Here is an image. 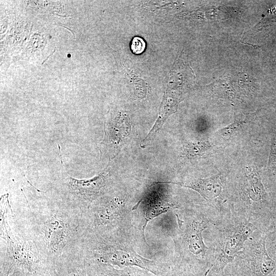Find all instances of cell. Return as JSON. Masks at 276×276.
<instances>
[{
  "instance_id": "6da1fadb",
  "label": "cell",
  "mask_w": 276,
  "mask_h": 276,
  "mask_svg": "<svg viewBox=\"0 0 276 276\" xmlns=\"http://www.w3.org/2000/svg\"><path fill=\"white\" fill-rule=\"evenodd\" d=\"M29 207L26 234L43 263L55 265L62 256L81 248L85 226L80 210L65 201Z\"/></svg>"
},
{
  "instance_id": "8992f818",
  "label": "cell",
  "mask_w": 276,
  "mask_h": 276,
  "mask_svg": "<svg viewBox=\"0 0 276 276\" xmlns=\"http://www.w3.org/2000/svg\"><path fill=\"white\" fill-rule=\"evenodd\" d=\"M85 266L87 276H155L137 267L117 268L96 261H85Z\"/></svg>"
},
{
  "instance_id": "277c9868",
  "label": "cell",
  "mask_w": 276,
  "mask_h": 276,
  "mask_svg": "<svg viewBox=\"0 0 276 276\" xmlns=\"http://www.w3.org/2000/svg\"><path fill=\"white\" fill-rule=\"evenodd\" d=\"M205 222L200 218H195L186 226L182 239L191 257L195 259L193 273L198 276H207L210 271L204 265L202 260L208 247L202 237V232L207 228Z\"/></svg>"
},
{
  "instance_id": "5b68a950",
  "label": "cell",
  "mask_w": 276,
  "mask_h": 276,
  "mask_svg": "<svg viewBox=\"0 0 276 276\" xmlns=\"http://www.w3.org/2000/svg\"><path fill=\"white\" fill-rule=\"evenodd\" d=\"M253 231V226L248 225L234 232L227 238L223 252L219 255L212 265V268L215 273L222 272L225 266L233 261L243 248L245 241Z\"/></svg>"
},
{
  "instance_id": "ba28073f",
  "label": "cell",
  "mask_w": 276,
  "mask_h": 276,
  "mask_svg": "<svg viewBox=\"0 0 276 276\" xmlns=\"http://www.w3.org/2000/svg\"><path fill=\"white\" fill-rule=\"evenodd\" d=\"M250 269L257 276H267L276 269V263L267 254L264 241L254 254Z\"/></svg>"
},
{
  "instance_id": "30bf717a",
  "label": "cell",
  "mask_w": 276,
  "mask_h": 276,
  "mask_svg": "<svg viewBox=\"0 0 276 276\" xmlns=\"http://www.w3.org/2000/svg\"><path fill=\"white\" fill-rule=\"evenodd\" d=\"M210 147L211 145L206 140L191 142L185 146L183 153L187 158H191L203 155Z\"/></svg>"
},
{
  "instance_id": "52a82bcc",
  "label": "cell",
  "mask_w": 276,
  "mask_h": 276,
  "mask_svg": "<svg viewBox=\"0 0 276 276\" xmlns=\"http://www.w3.org/2000/svg\"><path fill=\"white\" fill-rule=\"evenodd\" d=\"M159 183L176 184L192 189L208 201H211L219 196L223 189L222 180L220 175H214L188 182L163 181Z\"/></svg>"
},
{
  "instance_id": "4fadbf2b",
  "label": "cell",
  "mask_w": 276,
  "mask_h": 276,
  "mask_svg": "<svg viewBox=\"0 0 276 276\" xmlns=\"http://www.w3.org/2000/svg\"><path fill=\"white\" fill-rule=\"evenodd\" d=\"M244 121H237L219 130L217 133L223 137L231 136L238 131L245 124Z\"/></svg>"
},
{
  "instance_id": "9a60e30c",
  "label": "cell",
  "mask_w": 276,
  "mask_h": 276,
  "mask_svg": "<svg viewBox=\"0 0 276 276\" xmlns=\"http://www.w3.org/2000/svg\"><path fill=\"white\" fill-rule=\"evenodd\" d=\"M267 276H276V269Z\"/></svg>"
},
{
  "instance_id": "5bb4252c",
  "label": "cell",
  "mask_w": 276,
  "mask_h": 276,
  "mask_svg": "<svg viewBox=\"0 0 276 276\" xmlns=\"http://www.w3.org/2000/svg\"><path fill=\"white\" fill-rule=\"evenodd\" d=\"M146 46V42L142 38L135 36L131 40L130 49L134 54H140L144 51Z\"/></svg>"
},
{
  "instance_id": "3957f363",
  "label": "cell",
  "mask_w": 276,
  "mask_h": 276,
  "mask_svg": "<svg viewBox=\"0 0 276 276\" xmlns=\"http://www.w3.org/2000/svg\"><path fill=\"white\" fill-rule=\"evenodd\" d=\"M1 232L6 242L3 257L6 274L15 268L32 272L43 263L35 244L26 233H19L9 222L1 228Z\"/></svg>"
},
{
  "instance_id": "9c48e42d",
  "label": "cell",
  "mask_w": 276,
  "mask_h": 276,
  "mask_svg": "<svg viewBox=\"0 0 276 276\" xmlns=\"http://www.w3.org/2000/svg\"><path fill=\"white\" fill-rule=\"evenodd\" d=\"M246 171L247 193L249 198L256 202L265 201L267 194L257 168L249 167Z\"/></svg>"
},
{
  "instance_id": "8fae6325",
  "label": "cell",
  "mask_w": 276,
  "mask_h": 276,
  "mask_svg": "<svg viewBox=\"0 0 276 276\" xmlns=\"http://www.w3.org/2000/svg\"><path fill=\"white\" fill-rule=\"evenodd\" d=\"M158 276H198L185 269L177 263L172 262L168 268Z\"/></svg>"
},
{
  "instance_id": "7a4b0ae2",
  "label": "cell",
  "mask_w": 276,
  "mask_h": 276,
  "mask_svg": "<svg viewBox=\"0 0 276 276\" xmlns=\"http://www.w3.org/2000/svg\"><path fill=\"white\" fill-rule=\"evenodd\" d=\"M132 239L86 230L81 248L85 261H96L119 268L137 267L158 276L169 263L146 258L133 248Z\"/></svg>"
},
{
  "instance_id": "7c38bea8",
  "label": "cell",
  "mask_w": 276,
  "mask_h": 276,
  "mask_svg": "<svg viewBox=\"0 0 276 276\" xmlns=\"http://www.w3.org/2000/svg\"><path fill=\"white\" fill-rule=\"evenodd\" d=\"M221 273L222 276H257L250 268L242 265L232 266Z\"/></svg>"
}]
</instances>
